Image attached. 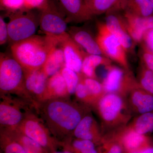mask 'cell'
Masks as SVG:
<instances>
[{
    "label": "cell",
    "instance_id": "cell-1",
    "mask_svg": "<svg viewBox=\"0 0 153 153\" xmlns=\"http://www.w3.org/2000/svg\"><path fill=\"white\" fill-rule=\"evenodd\" d=\"M36 111L52 135L60 143L71 137L91 108L69 98L49 99L38 102Z\"/></svg>",
    "mask_w": 153,
    "mask_h": 153
},
{
    "label": "cell",
    "instance_id": "cell-2",
    "mask_svg": "<svg viewBox=\"0 0 153 153\" xmlns=\"http://www.w3.org/2000/svg\"><path fill=\"white\" fill-rule=\"evenodd\" d=\"M59 44L53 37L35 35L11 45V53L25 72H31L43 67L51 50Z\"/></svg>",
    "mask_w": 153,
    "mask_h": 153
},
{
    "label": "cell",
    "instance_id": "cell-3",
    "mask_svg": "<svg viewBox=\"0 0 153 153\" xmlns=\"http://www.w3.org/2000/svg\"><path fill=\"white\" fill-rule=\"evenodd\" d=\"M94 109L100 120L103 135L126 126L133 118L125 97L117 94H105Z\"/></svg>",
    "mask_w": 153,
    "mask_h": 153
},
{
    "label": "cell",
    "instance_id": "cell-4",
    "mask_svg": "<svg viewBox=\"0 0 153 153\" xmlns=\"http://www.w3.org/2000/svg\"><path fill=\"white\" fill-rule=\"evenodd\" d=\"M25 71L13 57L4 53L0 55L1 95H16L33 107L36 103L25 89Z\"/></svg>",
    "mask_w": 153,
    "mask_h": 153
},
{
    "label": "cell",
    "instance_id": "cell-5",
    "mask_svg": "<svg viewBox=\"0 0 153 153\" xmlns=\"http://www.w3.org/2000/svg\"><path fill=\"white\" fill-rule=\"evenodd\" d=\"M16 128L38 143L47 153L61 148L60 143L52 135L41 118L31 111H28L24 120Z\"/></svg>",
    "mask_w": 153,
    "mask_h": 153
},
{
    "label": "cell",
    "instance_id": "cell-6",
    "mask_svg": "<svg viewBox=\"0 0 153 153\" xmlns=\"http://www.w3.org/2000/svg\"><path fill=\"white\" fill-rule=\"evenodd\" d=\"M14 12L7 24L8 41L11 45L35 35L40 25V17L29 10Z\"/></svg>",
    "mask_w": 153,
    "mask_h": 153
},
{
    "label": "cell",
    "instance_id": "cell-7",
    "mask_svg": "<svg viewBox=\"0 0 153 153\" xmlns=\"http://www.w3.org/2000/svg\"><path fill=\"white\" fill-rule=\"evenodd\" d=\"M95 38L104 56L127 70L130 69L127 52L123 45L108 30L105 22H97Z\"/></svg>",
    "mask_w": 153,
    "mask_h": 153
},
{
    "label": "cell",
    "instance_id": "cell-8",
    "mask_svg": "<svg viewBox=\"0 0 153 153\" xmlns=\"http://www.w3.org/2000/svg\"><path fill=\"white\" fill-rule=\"evenodd\" d=\"M106 93H114L126 97L133 88L137 85L136 77L130 70L115 65H108L102 82Z\"/></svg>",
    "mask_w": 153,
    "mask_h": 153
},
{
    "label": "cell",
    "instance_id": "cell-9",
    "mask_svg": "<svg viewBox=\"0 0 153 153\" xmlns=\"http://www.w3.org/2000/svg\"><path fill=\"white\" fill-rule=\"evenodd\" d=\"M67 22L54 3L49 0L47 6L41 10L40 26L46 36L57 39L59 43L69 36Z\"/></svg>",
    "mask_w": 153,
    "mask_h": 153
},
{
    "label": "cell",
    "instance_id": "cell-10",
    "mask_svg": "<svg viewBox=\"0 0 153 153\" xmlns=\"http://www.w3.org/2000/svg\"><path fill=\"white\" fill-rule=\"evenodd\" d=\"M1 129L10 130L17 128L24 120L29 111L24 112L22 110L26 109L25 106L29 104L20 99H13L10 95H1Z\"/></svg>",
    "mask_w": 153,
    "mask_h": 153
},
{
    "label": "cell",
    "instance_id": "cell-11",
    "mask_svg": "<svg viewBox=\"0 0 153 153\" xmlns=\"http://www.w3.org/2000/svg\"><path fill=\"white\" fill-rule=\"evenodd\" d=\"M105 15L104 22L108 30L120 42L127 53H134L136 43L128 31L122 12H110Z\"/></svg>",
    "mask_w": 153,
    "mask_h": 153
},
{
    "label": "cell",
    "instance_id": "cell-12",
    "mask_svg": "<svg viewBox=\"0 0 153 153\" xmlns=\"http://www.w3.org/2000/svg\"><path fill=\"white\" fill-rule=\"evenodd\" d=\"M109 133L112 134L120 142L124 153L137 150L153 143L149 135L140 134L127 126Z\"/></svg>",
    "mask_w": 153,
    "mask_h": 153
},
{
    "label": "cell",
    "instance_id": "cell-13",
    "mask_svg": "<svg viewBox=\"0 0 153 153\" xmlns=\"http://www.w3.org/2000/svg\"><path fill=\"white\" fill-rule=\"evenodd\" d=\"M125 98L133 117L153 111V95L138 84L129 91Z\"/></svg>",
    "mask_w": 153,
    "mask_h": 153
},
{
    "label": "cell",
    "instance_id": "cell-14",
    "mask_svg": "<svg viewBox=\"0 0 153 153\" xmlns=\"http://www.w3.org/2000/svg\"><path fill=\"white\" fill-rule=\"evenodd\" d=\"M25 74V89L37 105L43 100L49 77L42 68Z\"/></svg>",
    "mask_w": 153,
    "mask_h": 153
},
{
    "label": "cell",
    "instance_id": "cell-15",
    "mask_svg": "<svg viewBox=\"0 0 153 153\" xmlns=\"http://www.w3.org/2000/svg\"><path fill=\"white\" fill-rule=\"evenodd\" d=\"M91 111L82 118L74 129L71 137L91 141L97 146L101 141L103 134L100 125L94 117Z\"/></svg>",
    "mask_w": 153,
    "mask_h": 153
},
{
    "label": "cell",
    "instance_id": "cell-16",
    "mask_svg": "<svg viewBox=\"0 0 153 153\" xmlns=\"http://www.w3.org/2000/svg\"><path fill=\"white\" fill-rule=\"evenodd\" d=\"M58 45L63 50L65 67L78 74H81L82 61L87 53L73 41L69 35L60 42Z\"/></svg>",
    "mask_w": 153,
    "mask_h": 153
},
{
    "label": "cell",
    "instance_id": "cell-17",
    "mask_svg": "<svg viewBox=\"0 0 153 153\" xmlns=\"http://www.w3.org/2000/svg\"><path fill=\"white\" fill-rule=\"evenodd\" d=\"M122 14L130 35L136 44H140L145 33L153 28V16H140L126 11Z\"/></svg>",
    "mask_w": 153,
    "mask_h": 153
},
{
    "label": "cell",
    "instance_id": "cell-18",
    "mask_svg": "<svg viewBox=\"0 0 153 153\" xmlns=\"http://www.w3.org/2000/svg\"><path fill=\"white\" fill-rule=\"evenodd\" d=\"M67 23H81L92 19L84 0H58Z\"/></svg>",
    "mask_w": 153,
    "mask_h": 153
},
{
    "label": "cell",
    "instance_id": "cell-19",
    "mask_svg": "<svg viewBox=\"0 0 153 153\" xmlns=\"http://www.w3.org/2000/svg\"><path fill=\"white\" fill-rule=\"evenodd\" d=\"M68 33L73 41L88 54L103 55L95 37L88 30L73 26L68 29Z\"/></svg>",
    "mask_w": 153,
    "mask_h": 153
},
{
    "label": "cell",
    "instance_id": "cell-20",
    "mask_svg": "<svg viewBox=\"0 0 153 153\" xmlns=\"http://www.w3.org/2000/svg\"><path fill=\"white\" fill-rule=\"evenodd\" d=\"M92 17L112 12H123L128 0H84Z\"/></svg>",
    "mask_w": 153,
    "mask_h": 153
},
{
    "label": "cell",
    "instance_id": "cell-21",
    "mask_svg": "<svg viewBox=\"0 0 153 153\" xmlns=\"http://www.w3.org/2000/svg\"><path fill=\"white\" fill-rule=\"evenodd\" d=\"M69 95L66 81L60 71L49 77L42 101L52 98H69Z\"/></svg>",
    "mask_w": 153,
    "mask_h": 153
},
{
    "label": "cell",
    "instance_id": "cell-22",
    "mask_svg": "<svg viewBox=\"0 0 153 153\" xmlns=\"http://www.w3.org/2000/svg\"><path fill=\"white\" fill-rule=\"evenodd\" d=\"M111 64L112 61L105 56L87 53L82 61L81 74L85 77L98 80L96 72L97 68L100 66H106Z\"/></svg>",
    "mask_w": 153,
    "mask_h": 153
},
{
    "label": "cell",
    "instance_id": "cell-23",
    "mask_svg": "<svg viewBox=\"0 0 153 153\" xmlns=\"http://www.w3.org/2000/svg\"><path fill=\"white\" fill-rule=\"evenodd\" d=\"M58 46L51 50L42 67L49 77L60 72L65 66V58L63 50L60 47H57Z\"/></svg>",
    "mask_w": 153,
    "mask_h": 153
},
{
    "label": "cell",
    "instance_id": "cell-24",
    "mask_svg": "<svg viewBox=\"0 0 153 153\" xmlns=\"http://www.w3.org/2000/svg\"><path fill=\"white\" fill-rule=\"evenodd\" d=\"M60 146L74 153H98L97 145L93 142L73 137L60 143Z\"/></svg>",
    "mask_w": 153,
    "mask_h": 153
},
{
    "label": "cell",
    "instance_id": "cell-25",
    "mask_svg": "<svg viewBox=\"0 0 153 153\" xmlns=\"http://www.w3.org/2000/svg\"><path fill=\"white\" fill-rule=\"evenodd\" d=\"M127 126L140 134L149 135L153 132V111L134 117Z\"/></svg>",
    "mask_w": 153,
    "mask_h": 153
},
{
    "label": "cell",
    "instance_id": "cell-26",
    "mask_svg": "<svg viewBox=\"0 0 153 153\" xmlns=\"http://www.w3.org/2000/svg\"><path fill=\"white\" fill-rule=\"evenodd\" d=\"M5 130L8 132L21 144L26 153H47L46 150L41 145L20 131L18 129Z\"/></svg>",
    "mask_w": 153,
    "mask_h": 153
},
{
    "label": "cell",
    "instance_id": "cell-27",
    "mask_svg": "<svg viewBox=\"0 0 153 153\" xmlns=\"http://www.w3.org/2000/svg\"><path fill=\"white\" fill-rule=\"evenodd\" d=\"M124 11L140 16H153V4L151 0H128Z\"/></svg>",
    "mask_w": 153,
    "mask_h": 153
},
{
    "label": "cell",
    "instance_id": "cell-28",
    "mask_svg": "<svg viewBox=\"0 0 153 153\" xmlns=\"http://www.w3.org/2000/svg\"><path fill=\"white\" fill-rule=\"evenodd\" d=\"M0 147L2 153H26L21 144L5 130H0Z\"/></svg>",
    "mask_w": 153,
    "mask_h": 153
},
{
    "label": "cell",
    "instance_id": "cell-29",
    "mask_svg": "<svg viewBox=\"0 0 153 153\" xmlns=\"http://www.w3.org/2000/svg\"><path fill=\"white\" fill-rule=\"evenodd\" d=\"M97 149L98 153H124L122 146L111 133L103 135Z\"/></svg>",
    "mask_w": 153,
    "mask_h": 153
},
{
    "label": "cell",
    "instance_id": "cell-30",
    "mask_svg": "<svg viewBox=\"0 0 153 153\" xmlns=\"http://www.w3.org/2000/svg\"><path fill=\"white\" fill-rule=\"evenodd\" d=\"M79 75L82 78L88 92L95 102L96 106L99 100L106 94L102 83L97 79L85 77L81 74Z\"/></svg>",
    "mask_w": 153,
    "mask_h": 153
},
{
    "label": "cell",
    "instance_id": "cell-31",
    "mask_svg": "<svg viewBox=\"0 0 153 153\" xmlns=\"http://www.w3.org/2000/svg\"><path fill=\"white\" fill-rule=\"evenodd\" d=\"M136 79L140 87L153 95V71L140 63Z\"/></svg>",
    "mask_w": 153,
    "mask_h": 153
},
{
    "label": "cell",
    "instance_id": "cell-32",
    "mask_svg": "<svg viewBox=\"0 0 153 153\" xmlns=\"http://www.w3.org/2000/svg\"><path fill=\"white\" fill-rule=\"evenodd\" d=\"M79 83L76 86L75 94L77 101L85 106L94 109L95 106V102L90 95L87 88L79 75Z\"/></svg>",
    "mask_w": 153,
    "mask_h": 153
},
{
    "label": "cell",
    "instance_id": "cell-33",
    "mask_svg": "<svg viewBox=\"0 0 153 153\" xmlns=\"http://www.w3.org/2000/svg\"><path fill=\"white\" fill-rule=\"evenodd\" d=\"M61 72L66 81L68 93L70 95L74 94L79 83V74L65 66L62 68Z\"/></svg>",
    "mask_w": 153,
    "mask_h": 153
},
{
    "label": "cell",
    "instance_id": "cell-34",
    "mask_svg": "<svg viewBox=\"0 0 153 153\" xmlns=\"http://www.w3.org/2000/svg\"><path fill=\"white\" fill-rule=\"evenodd\" d=\"M141 63L148 69L153 71V54L141 45L140 50Z\"/></svg>",
    "mask_w": 153,
    "mask_h": 153
},
{
    "label": "cell",
    "instance_id": "cell-35",
    "mask_svg": "<svg viewBox=\"0 0 153 153\" xmlns=\"http://www.w3.org/2000/svg\"><path fill=\"white\" fill-rule=\"evenodd\" d=\"M1 5L12 11L21 10L25 7V0H1Z\"/></svg>",
    "mask_w": 153,
    "mask_h": 153
},
{
    "label": "cell",
    "instance_id": "cell-36",
    "mask_svg": "<svg viewBox=\"0 0 153 153\" xmlns=\"http://www.w3.org/2000/svg\"><path fill=\"white\" fill-rule=\"evenodd\" d=\"M140 44L153 54V28L145 33Z\"/></svg>",
    "mask_w": 153,
    "mask_h": 153
},
{
    "label": "cell",
    "instance_id": "cell-37",
    "mask_svg": "<svg viewBox=\"0 0 153 153\" xmlns=\"http://www.w3.org/2000/svg\"><path fill=\"white\" fill-rule=\"evenodd\" d=\"M49 0H25V8L30 10L33 8H38L42 10L48 4Z\"/></svg>",
    "mask_w": 153,
    "mask_h": 153
},
{
    "label": "cell",
    "instance_id": "cell-38",
    "mask_svg": "<svg viewBox=\"0 0 153 153\" xmlns=\"http://www.w3.org/2000/svg\"><path fill=\"white\" fill-rule=\"evenodd\" d=\"M8 41L7 24L4 21L3 17H0V45L5 44Z\"/></svg>",
    "mask_w": 153,
    "mask_h": 153
},
{
    "label": "cell",
    "instance_id": "cell-39",
    "mask_svg": "<svg viewBox=\"0 0 153 153\" xmlns=\"http://www.w3.org/2000/svg\"><path fill=\"white\" fill-rule=\"evenodd\" d=\"M124 153H153V143L137 150Z\"/></svg>",
    "mask_w": 153,
    "mask_h": 153
},
{
    "label": "cell",
    "instance_id": "cell-40",
    "mask_svg": "<svg viewBox=\"0 0 153 153\" xmlns=\"http://www.w3.org/2000/svg\"><path fill=\"white\" fill-rule=\"evenodd\" d=\"M47 153H74L72 152H70V151L67 150L63 149V150L58 151V150H56L53 151V152H50Z\"/></svg>",
    "mask_w": 153,
    "mask_h": 153
},
{
    "label": "cell",
    "instance_id": "cell-41",
    "mask_svg": "<svg viewBox=\"0 0 153 153\" xmlns=\"http://www.w3.org/2000/svg\"><path fill=\"white\" fill-rule=\"evenodd\" d=\"M151 1L152 2V4H153V0H151Z\"/></svg>",
    "mask_w": 153,
    "mask_h": 153
}]
</instances>
